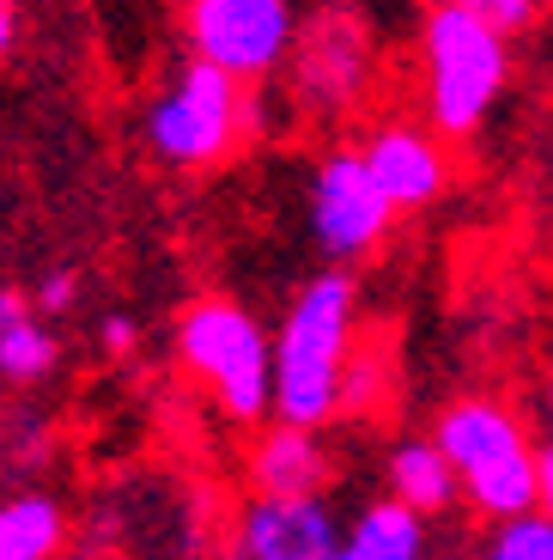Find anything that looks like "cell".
I'll use <instances>...</instances> for the list:
<instances>
[{"label":"cell","mask_w":553,"mask_h":560,"mask_svg":"<svg viewBox=\"0 0 553 560\" xmlns=\"http://www.w3.org/2000/svg\"><path fill=\"white\" fill-rule=\"evenodd\" d=\"M353 317L360 293L341 268L305 280L280 317L274 336V420L292 427H329L341 415V378L353 360Z\"/></svg>","instance_id":"1"},{"label":"cell","mask_w":553,"mask_h":560,"mask_svg":"<svg viewBox=\"0 0 553 560\" xmlns=\"http://www.w3.org/2000/svg\"><path fill=\"white\" fill-rule=\"evenodd\" d=\"M444 457L457 463L462 476V500L481 512V518H523L541 505V457L523 439V420L505 402H486V396H462L438 415Z\"/></svg>","instance_id":"2"},{"label":"cell","mask_w":553,"mask_h":560,"mask_svg":"<svg viewBox=\"0 0 553 560\" xmlns=\"http://www.w3.org/2000/svg\"><path fill=\"white\" fill-rule=\"evenodd\" d=\"M505 31L474 0H438L426 13V116L444 140H462L486 122L505 92Z\"/></svg>","instance_id":"3"},{"label":"cell","mask_w":553,"mask_h":560,"mask_svg":"<svg viewBox=\"0 0 553 560\" xmlns=\"http://www.w3.org/2000/svg\"><path fill=\"white\" fill-rule=\"evenodd\" d=\"M177 353L225 420L256 427L262 415H274V341L244 305L213 293L195 299L177 317Z\"/></svg>","instance_id":"4"},{"label":"cell","mask_w":553,"mask_h":560,"mask_svg":"<svg viewBox=\"0 0 553 560\" xmlns=\"http://www.w3.org/2000/svg\"><path fill=\"white\" fill-rule=\"evenodd\" d=\"M237 104H244V80L213 61L189 56L177 80L146 104V147L177 171H208L244 147L237 135Z\"/></svg>","instance_id":"5"},{"label":"cell","mask_w":553,"mask_h":560,"mask_svg":"<svg viewBox=\"0 0 553 560\" xmlns=\"http://www.w3.org/2000/svg\"><path fill=\"white\" fill-rule=\"evenodd\" d=\"M372 80H377L372 31L346 13V7L317 13L298 31V43H292V56H286L292 104L305 116H322V122H341V116L360 110L372 98Z\"/></svg>","instance_id":"6"},{"label":"cell","mask_w":553,"mask_h":560,"mask_svg":"<svg viewBox=\"0 0 553 560\" xmlns=\"http://www.w3.org/2000/svg\"><path fill=\"white\" fill-rule=\"evenodd\" d=\"M183 37L201 61L237 73L244 85H262L286 68L298 19L292 0H183Z\"/></svg>","instance_id":"7"},{"label":"cell","mask_w":553,"mask_h":560,"mask_svg":"<svg viewBox=\"0 0 553 560\" xmlns=\"http://www.w3.org/2000/svg\"><path fill=\"white\" fill-rule=\"evenodd\" d=\"M396 201L384 196V183L365 165V147H334L310 177V238L334 268L365 262L384 244Z\"/></svg>","instance_id":"8"},{"label":"cell","mask_w":553,"mask_h":560,"mask_svg":"<svg viewBox=\"0 0 553 560\" xmlns=\"http://www.w3.org/2000/svg\"><path fill=\"white\" fill-rule=\"evenodd\" d=\"M341 536L322 493H256L237 524L244 560H341Z\"/></svg>","instance_id":"9"},{"label":"cell","mask_w":553,"mask_h":560,"mask_svg":"<svg viewBox=\"0 0 553 560\" xmlns=\"http://www.w3.org/2000/svg\"><path fill=\"white\" fill-rule=\"evenodd\" d=\"M365 165L384 183V196L396 201V213L426 208L432 196L450 177V159L438 147V128H414V122H384L372 140H365Z\"/></svg>","instance_id":"10"},{"label":"cell","mask_w":553,"mask_h":560,"mask_svg":"<svg viewBox=\"0 0 553 560\" xmlns=\"http://www.w3.org/2000/svg\"><path fill=\"white\" fill-rule=\"evenodd\" d=\"M249 488L256 493H322L329 488V451H322L317 427L274 420L249 445Z\"/></svg>","instance_id":"11"},{"label":"cell","mask_w":553,"mask_h":560,"mask_svg":"<svg viewBox=\"0 0 553 560\" xmlns=\"http://www.w3.org/2000/svg\"><path fill=\"white\" fill-rule=\"evenodd\" d=\"M341 560H426V512H414L396 493L365 505L341 536Z\"/></svg>","instance_id":"12"},{"label":"cell","mask_w":553,"mask_h":560,"mask_svg":"<svg viewBox=\"0 0 553 560\" xmlns=\"http://www.w3.org/2000/svg\"><path fill=\"white\" fill-rule=\"evenodd\" d=\"M389 493L432 518V512H450V505H457L462 476H457V463L444 457L438 439H401V445L389 451Z\"/></svg>","instance_id":"13"},{"label":"cell","mask_w":553,"mask_h":560,"mask_svg":"<svg viewBox=\"0 0 553 560\" xmlns=\"http://www.w3.org/2000/svg\"><path fill=\"white\" fill-rule=\"evenodd\" d=\"M56 372V336L37 323V305L13 287H0V378L43 384Z\"/></svg>","instance_id":"14"},{"label":"cell","mask_w":553,"mask_h":560,"mask_svg":"<svg viewBox=\"0 0 553 560\" xmlns=\"http://www.w3.org/2000/svg\"><path fill=\"white\" fill-rule=\"evenodd\" d=\"M68 548V512L49 493H13L0 500V560H61Z\"/></svg>","instance_id":"15"},{"label":"cell","mask_w":553,"mask_h":560,"mask_svg":"<svg viewBox=\"0 0 553 560\" xmlns=\"http://www.w3.org/2000/svg\"><path fill=\"white\" fill-rule=\"evenodd\" d=\"M481 560H553V512H523V518H498L481 542Z\"/></svg>","instance_id":"16"},{"label":"cell","mask_w":553,"mask_h":560,"mask_svg":"<svg viewBox=\"0 0 553 560\" xmlns=\"http://www.w3.org/2000/svg\"><path fill=\"white\" fill-rule=\"evenodd\" d=\"M377 390H384V360L377 353H353L341 378V415H365L377 408Z\"/></svg>","instance_id":"17"},{"label":"cell","mask_w":553,"mask_h":560,"mask_svg":"<svg viewBox=\"0 0 553 560\" xmlns=\"http://www.w3.org/2000/svg\"><path fill=\"white\" fill-rule=\"evenodd\" d=\"M73 299H80V280H73L68 268H56V275H43V280H37V293H31V305L56 317V311H73Z\"/></svg>","instance_id":"18"},{"label":"cell","mask_w":553,"mask_h":560,"mask_svg":"<svg viewBox=\"0 0 553 560\" xmlns=\"http://www.w3.org/2000/svg\"><path fill=\"white\" fill-rule=\"evenodd\" d=\"M474 7H481L505 37H511V31H529V25H536V13H541V0H474Z\"/></svg>","instance_id":"19"},{"label":"cell","mask_w":553,"mask_h":560,"mask_svg":"<svg viewBox=\"0 0 553 560\" xmlns=\"http://www.w3.org/2000/svg\"><path fill=\"white\" fill-rule=\"evenodd\" d=\"M237 135H244V147H256V140L268 135V92H262V85H244V104H237Z\"/></svg>","instance_id":"20"},{"label":"cell","mask_w":553,"mask_h":560,"mask_svg":"<svg viewBox=\"0 0 553 560\" xmlns=\"http://www.w3.org/2000/svg\"><path fill=\"white\" fill-rule=\"evenodd\" d=\"M97 341H104V353H134V341H140V323L128 317V311H116V317H104V329H97Z\"/></svg>","instance_id":"21"},{"label":"cell","mask_w":553,"mask_h":560,"mask_svg":"<svg viewBox=\"0 0 553 560\" xmlns=\"http://www.w3.org/2000/svg\"><path fill=\"white\" fill-rule=\"evenodd\" d=\"M536 457H541V512H553V439L536 445Z\"/></svg>","instance_id":"22"},{"label":"cell","mask_w":553,"mask_h":560,"mask_svg":"<svg viewBox=\"0 0 553 560\" xmlns=\"http://www.w3.org/2000/svg\"><path fill=\"white\" fill-rule=\"evenodd\" d=\"M13 49V0H0V56Z\"/></svg>","instance_id":"23"},{"label":"cell","mask_w":553,"mask_h":560,"mask_svg":"<svg viewBox=\"0 0 553 560\" xmlns=\"http://www.w3.org/2000/svg\"><path fill=\"white\" fill-rule=\"evenodd\" d=\"M548 420H553V384H548Z\"/></svg>","instance_id":"24"},{"label":"cell","mask_w":553,"mask_h":560,"mask_svg":"<svg viewBox=\"0 0 553 560\" xmlns=\"http://www.w3.org/2000/svg\"><path fill=\"white\" fill-rule=\"evenodd\" d=\"M237 560H244V555H237Z\"/></svg>","instance_id":"25"}]
</instances>
